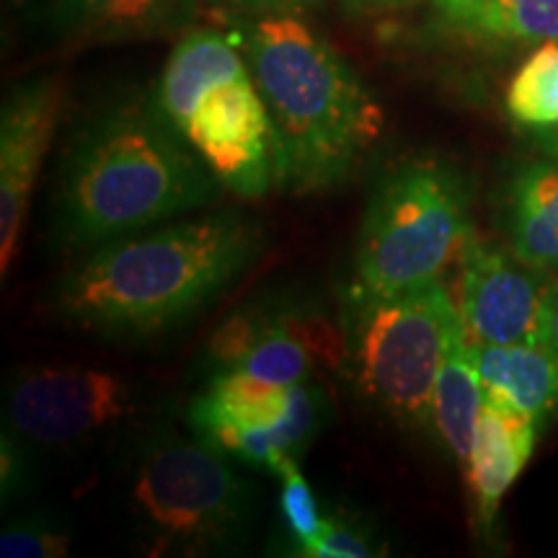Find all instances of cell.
<instances>
[{"mask_svg": "<svg viewBox=\"0 0 558 558\" xmlns=\"http://www.w3.org/2000/svg\"><path fill=\"white\" fill-rule=\"evenodd\" d=\"M267 233L239 209L171 220L86 251L47 295L70 329L104 339L177 331L259 262Z\"/></svg>", "mask_w": 558, "mask_h": 558, "instance_id": "obj_1", "label": "cell"}, {"mask_svg": "<svg viewBox=\"0 0 558 558\" xmlns=\"http://www.w3.org/2000/svg\"><path fill=\"white\" fill-rule=\"evenodd\" d=\"M222 184L153 99L88 117L70 137L54 186L50 239L86 254L207 207Z\"/></svg>", "mask_w": 558, "mask_h": 558, "instance_id": "obj_2", "label": "cell"}, {"mask_svg": "<svg viewBox=\"0 0 558 558\" xmlns=\"http://www.w3.org/2000/svg\"><path fill=\"white\" fill-rule=\"evenodd\" d=\"M271 122L275 190L331 192L378 143L383 107L349 62L300 16L233 19Z\"/></svg>", "mask_w": 558, "mask_h": 558, "instance_id": "obj_3", "label": "cell"}, {"mask_svg": "<svg viewBox=\"0 0 558 558\" xmlns=\"http://www.w3.org/2000/svg\"><path fill=\"white\" fill-rule=\"evenodd\" d=\"M230 460L192 429L171 424H156L137 437L122 505L150 554L205 556L246 541L256 488Z\"/></svg>", "mask_w": 558, "mask_h": 558, "instance_id": "obj_4", "label": "cell"}, {"mask_svg": "<svg viewBox=\"0 0 558 558\" xmlns=\"http://www.w3.org/2000/svg\"><path fill=\"white\" fill-rule=\"evenodd\" d=\"M469 179L439 158H411L369 194L349 298H378L435 282L473 239Z\"/></svg>", "mask_w": 558, "mask_h": 558, "instance_id": "obj_5", "label": "cell"}, {"mask_svg": "<svg viewBox=\"0 0 558 558\" xmlns=\"http://www.w3.org/2000/svg\"><path fill=\"white\" fill-rule=\"evenodd\" d=\"M456 300L435 282L378 298H349L344 367L360 401L401 429L432 427V396Z\"/></svg>", "mask_w": 558, "mask_h": 558, "instance_id": "obj_6", "label": "cell"}, {"mask_svg": "<svg viewBox=\"0 0 558 558\" xmlns=\"http://www.w3.org/2000/svg\"><path fill=\"white\" fill-rule=\"evenodd\" d=\"M140 411L120 373L86 365H24L9 375L3 429L32 452H75L101 442Z\"/></svg>", "mask_w": 558, "mask_h": 558, "instance_id": "obj_7", "label": "cell"}, {"mask_svg": "<svg viewBox=\"0 0 558 558\" xmlns=\"http://www.w3.org/2000/svg\"><path fill=\"white\" fill-rule=\"evenodd\" d=\"M339 365L344 331L300 303L246 305L222 320L205 349L209 375L235 369L282 388L313 380L318 367Z\"/></svg>", "mask_w": 558, "mask_h": 558, "instance_id": "obj_8", "label": "cell"}, {"mask_svg": "<svg viewBox=\"0 0 558 558\" xmlns=\"http://www.w3.org/2000/svg\"><path fill=\"white\" fill-rule=\"evenodd\" d=\"M558 277L512 248L473 235L458 256L456 308L471 344H543L548 298Z\"/></svg>", "mask_w": 558, "mask_h": 558, "instance_id": "obj_9", "label": "cell"}, {"mask_svg": "<svg viewBox=\"0 0 558 558\" xmlns=\"http://www.w3.org/2000/svg\"><path fill=\"white\" fill-rule=\"evenodd\" d=\"M179 132L226 192L259 199L275 186L271 122L251 70L207 88Z\"/></svg>", "mask_w": 558, "mask_h": 558, "instance_id": "obj_10", "label": "cell"}, {"mask_svg": "<svg viewBox=\"0 0 558 558\" xmlns=\"http://www.w3.org/2000/svg\"><path fill=\"white\" fill-rule=\"evenodd\" d=\"M65 88L52 75L19 83L0 111V275L19 254L29 202L41 163L58 130Z\"/></svg>", "mask_w": 558, "mask_h": 558, "instance_id": "obj_11", "label": "cell"}, {"mask_svg": "<svg viewBox=\"0 0 558 558\" xmlns=\"http://www.w3.org/2000/svg\"><path fill=\"white\" fill-rule=\"evenodd\" d=\"M205 0H50L47 32L62 45H120L192 29Z\"/></svg>", "mask_w": 558, "mask_h": 558, "instance_id": "obj_12", "label": "cell"}, {"mask_svg": "<svg viewBox=\"0 0 558 558\" xmlns=\"http://www.w3.org/2000/svg\"><path fill=\"white\" fill-rule=\"evenodd\" d=\"M427 32L476 50L558 41V0H429Z\"/></svg>", "mask_w": 558, "mask_h": 558, "instance_id": "obj_13", "label": "cell"}, {"mask_svg": "<svg viewBox=\"0 0 558 558\" xmlns=\"http://www.w3.org/2000/svg\"><path fill=\"white\" fill-rule=\"evenodd\" d=\"M541 429L522 411L484 396L465 478L476 499L481 527H492L507 488L518 481L535 450Z\"/></svg>", "mask_w": 558, "mask_h": 558, "instance_id": "obj_14", "label": "cell"}, {"mask_svg": "<svg viewBox=\"0 0 558 558\" xmlns=\"http://www.w3.org/2000/svg\"><path fill=\"white\" fill-rule=\"evenodd\" d=\"M248 73L239 39L215 29H186L166 60L163 73L150 96L171 128L181 130L197 107L199 96L218 83Z\"/></svg>", "mask_w": 558, "mask_h": 558, "instance_id": "obj_15", "label": "cell"}, {"mask_svg": "<svg viewBox=\"0 0 558 558\" xmlns=\"http://www.w3.org/2000/svg\"><path fill=\"white\" fill-rule=\"evenodd\" d=\"M484 396L522 411L541 432L558 414V354L546 344H471Z\"/></svg>", "mask_w": 558, "mask_h": 558, "instance_id": "obj_16", "label": "cell"}, {"mask_svg": "<svg viewBox=\"0 0 558 558\" xmlns=\"http://www.w3.org/2000/svg\"><path fill=\"white\" fill-rule=\"evenodd\" d=\"M509 248L533 267L558 277V158L520 163L505 190Z\"/></svg>", "mask_w": 558, "mask_h": 558, "instance_id": "obj_17", "label": "cell"}, {"mask_svg": "<svg viewBox=\"0 0 558 558\" xmlns=\"http://www.w3.org/2000/svg\"><path fill=\"white\" fill-rule=\"evenodd\" d=\"M329 418V396L318 380L295 383L288 390V407L269 427L233 435L220 445V452L251 469L275 473L290 460H300Z\"/></svg>", "mask_w": 558, "mask_h": 558, "instance_id": "obj_18", "label": "cell"}, {"mask_svg": "<svg viewBox=\"0 0 558 558\" xmlns=\"http://www.w3.org/2000/svg\"><path fill=\"white\" fill-rule=\"evenodd\" d=\"M484 401L478 367L473 360V347L465 337L460 316L452 324L442 362H439L435 396H432V427L448 445L460 465H469L473 437H476L478 411Z\"/></svg>", "mask_w": 558, "mask_h": 558, "instance_id": "obj_19", "label": "cell"}, {"mask_svg": "<svg viewBox=\"0 0 558 558\" xmlns=\"http://www.w3.org/2000/svg\"><path fill=\"white\" fill-rule=\"evenodd\" d=\"M507 114L527 130L558 124V41L530 52L507 86Z\"/></svg>", "mask_w": 558, "mask_h": 558, "instance_id": "obj_20", "label": "cell"}, {"mask_svg": "<svg viewBox=\"0 0 558 558\" xmlns=\"http://www.w3.org/2000/svg\"><path fill=\"white\" fill-rule=\"evenodd\" d=\"M73 530L52 514H21L0 533L3 558H60L70 554Z\"/></svg>", "mask_w": 558, "mask_h": 558, "instance_id": "obj_21", "label": "cell"}, {"mask_svg": "<svg viewBox=\"0 0 558 558\" xmlns=\"http://www.w3.org/2000/svg\"><path fill=\"white\" fill-rule=\"evenodd\" d=\"M277 478H282V497H279V509H282V520L288 533L295 541L300 554L311 556L316 548L320 525H324V514L318 512L316 494L308 484V478L300 471L298 460H290L277 471Z\"/></svg>", "mask_w": 558, "mask_h": 558, "instance_id": "obj_22", "label": "cell"}, {"mask_svg": "<svg viewBox=\"0 0 558 558\" xmlns=\"http://www.w3.org/2000/svg\"><path fill=\"white\" fill-rule=\"evenodd\" d=\"M386 554L373 530L347 514H326L311 558H373Z\"/></svg>", "mask_w": 558, "mask_h": 558, "instance_id": "obj_23", "label": "cell"}, {"mask_svg": "<svg viewBox=\"0 0 558 558\" xmlns=\"http://www.w3.org/2000/svg\"><path fill=\"white\" fill-rule=\"evenodd\" d=\"M32 481V450L21 439L3 429L0 435V492H3V505L16 499L29 488Z\"/></svg>", "mask_w": 558, "mask_h": 558, "instance_id": "obj_24", "label": "cell"}, {"mask_svg": "<svg viewBox=\"0 0 558 558\" xmlns=\"http://www.w3.org/2000/svg\"><path fill=\"white\" fill-rule=\"evenodd\" d=\"M320 0H205V5L228 13L230 19L256 16H303L316 9Z\"/></svg>", "mask_w": 558, "mask_h": 558, "instance_id": "obj_25", "label": "cell"}, {"mask_svg": "<svg viewBox=\"0 0 558 558\" xmlns=\"http://www.w3.org/2000/svg\"><path fill=\"white\" fill-rule=\"evenodd\" d=\"M414 3H422V0H341L344 11L354 13V16H373V13L399 11Z\"/></svg>", "mask_w": 558, "mask_h": 558, "instance_id": "obj_26", "label": "cell"}, {"mask_svg": "<svg viewBox=\"0 0 558 558\" xmlns=\"http://www.w3.org/2000/svg\"><path fill=\"white\" fill-rule=\"evenodd\" d=\"M543 344L554 349L558 354V279L554 282L548 298V311H546V326H543Z\"/></svg>", "mask_w": 558, "mask_h": 558, "instance_id": "obj_27", "label": "cell"}, {"mask_svg": "<svg viewBox=\"0 0 558 558\" xmlns=\"http://www.w3.org/2000/svg\"><path fill=\"white\" fill-rule=\"evenodd\" d=\"M530 140H533V145L543 156L558 158V124L543 130H530Z\"/></svg>", "mask_w": 558, "mask_h": 558, "instance_id": "obj_28", "label": "cell"}]
</instances>
